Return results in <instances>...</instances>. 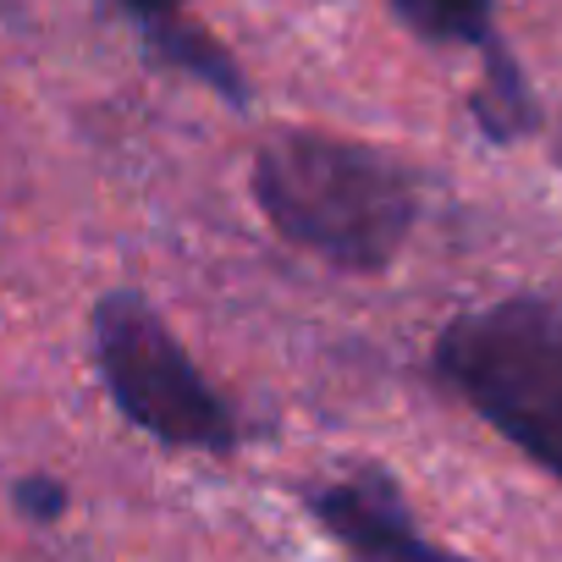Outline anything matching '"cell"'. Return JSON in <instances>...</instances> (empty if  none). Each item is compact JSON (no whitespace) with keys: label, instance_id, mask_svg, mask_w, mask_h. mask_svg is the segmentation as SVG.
<instances>
[{"label":"cell","instance_id":"9","mask_svg":"<svg viewBox=\"0 0 562 562\" xmlns=\"http://www.w3.org/2000/svg\"><path fill=\"white\" fill-rule=\"evenodd\" d=\"M116 12H127L138 29H149V23H166V18H182L188 12V0H111Z\"/></svg>","mask_w":562,"mask_h":562},{"label":"cell","instance_id":"7","mask_svg":"<svg viewBox=\"0 0 562 562\" xmlns=\"http://www.w3.org/2000/svg\"><path fill=\"white\" fill-rule=\"evenodd\" d=\"M397 23L425 45H474L485 50L496 40V0H392Z\"/></svg>","mask_w":562,"mask_h":562},{"label":"cell","instance_id":"3","mask_svg":"<svg viewBox=\"0 0 562 562\" xmlns=\"http://www.w3.org/2000/svg\"><path fill=\"white\" fill-rule=\"evenodd\" d=\"M89 342H94V370L127 425L155 436L160 447L182 452H237L243 425L232 403L215 392V381L193 364V353L177 342V331L160 321V310L116 288L94 304L89 315Z\"/></svg>","mask_w":562,"mask_h":562},{"label":"cell","instance_id":"1","mask_svg":"<svg viewBox=\"0 0 562 562\" xmlns=\"http://www.w3.org/2000/svg\"><path fill=\"white\" fill-rule=\"evenodd\" d=\"M254 204L293 248L375 276L419 226V177L386 149L281 127L254 149Z\"/></svg>","mask_w":562,"mask_h":562},{"label":"cell","instance_id":"6","mask_svg":"<svg viewBox=\"0 0 562 562\" xmlns=\"http://www.w3.org/2000/svg\"><path fill=\"white\" fill-rule=\"evenodd\" d=\"M480 56H485V72H480V89H474V100H469V116L480 122V133H485L491 144H518V138H529V133L540 127V100H535V89H529V78H524V67H518V56H513L502 40H491Z\"/></svg>","mask_w":562,"mask_h":562},{"label":"cell","instance_id":"5","mask_svg":"<svg viewBox=\"0 0 562 562\" xmlns=\"http://www.w3.org/2000/svg\"><path fill=\"white\" fill-rule=\"evenodd\" d=\"M138 34H144V50H149L160 67H171V72H182V78L215 89L232 111H248V78H243L237 56H232L215 34H204V29L188 23V18H166V23H149V29H138Z\"/></svg>","mask_w":562,"mask_h":562},{"label":"cell","instance_id":"4","mask_svg":"<svg viewBox=\"0 0 562 562\" xmlns=\"http://www.w3.org/2000/svg\"><path fill=\"white\" fill-rule=\"evenodd\" d=\"M304 502H310L315 524L353 562H469V557H458V551H447V546L419 535V524H414V513L403 502V485L386 469H375V463L315 485Z\"/></svg>","mask_w":562,"mask_h":562},{"label":"cell","instance_id":"2","mask_svg":"<svg viewBox=\"0 0 562 562\" xmlns=\"http://www.w3.org/2000/svg\"><path fill=\"white\" fill-rule=\"evenodd\" d=\"M436 375L529 463L562 480V304L513 293L463 310L430 348Z\"/></svg>","mask_w":562,"mask_h":562},{"label":"cell","instance_id":"8","mask_svg":"<svg viewBox=\"0 0 562 562\" xmlns=\"http://www.w3.org/2000/svg\"><path fill=\"white\" fill-rule=\"evenodd\" d=\"M12 507L29 518V524H61L67 507H72V491L56 480V474H23L12 485Z\"/></svg>","mask_w":562,"mask_h":562}]
</instances>
